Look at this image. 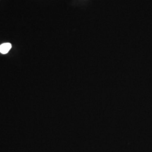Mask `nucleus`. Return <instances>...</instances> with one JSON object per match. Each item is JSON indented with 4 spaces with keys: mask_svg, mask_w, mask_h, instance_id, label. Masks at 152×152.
Returning <instances> with one entry per match:
<instances>
[{
    "mask_svg": "<svg viewBox=\"0 0 152 152\" xmlns=\"http://www.w3.org/2000/svg\"><path fill=\"white\" fill-rule=\"evenodd\" d=\"M11 44L10 43H4L0 45V53L2 54H6L11 49Z\"/></svg>",
    "mask_w": 152,
    "mask_h": 152,
    "instance_id": "1",
    "label": "nucleus"
}]
</instances>
